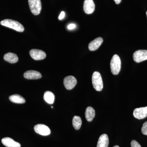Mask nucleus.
Listing matches in <instances>:
<instances>
[{"label":"nucleus","mask_w":147,"mask_h":147,"mask_svg":"<svg viewBox=\"0 0 147 147\" xmlns=\"http://www.w3.org/2000/svg\"><path fill=\"white\" fill-rule=\"evenodd\" d=\"M0 24L2 26L8 27L17 32H23L24 31V27L22 24L18 21L11 19H4L1 21Z\"/></svg>","instance_id":"1"},{"label":"nucleus","mask_w":147,"mask_h":147,"mask_svg":"<svg viewBox=\"0 0 147 147\" xmlns=\"http://www.w3.org/2000/svg\"><path fill=\"white\" fill-rule=\"evenodd\" d=\"M92 83L94 88L97 91H101L103 87V82L100 73L98 71L94 72L92 76Z\"/></svg>","instance_id":"2"},{"label":"nucleus","mask_w":147,"mask_h":147,"mask_svg":"<svg viewBox=\"0 0 147 147\" xmlns=\"http://www.w3.org/2000/svg\"><path fill=\"white\" fill-rule=\"evenodd\" d=\"M121 61L118 55H115L110 62V68L112 73L114 75L118 74L121 69Z\"/></svg>","instance_id":"3"},{"label":"nucleus","mask_w":147,"mask_h":147,"mask_svg":"<svg viewBox=\"0 0 147 147\" xmlns=\"http://www.w3.org/2000/svg\"><path fill=\"white\" fill-rule=\"evenodd\" d=\"M29 7L31 11L34 15L40 13L42 6L40 0H28Z\"/></svg>","instance_id":"4"},{"label":"nucleus","mask_w":147,"mask_h":147,"mask_svg":"<svg viewBox=\"0 0 147 147\" xmlns=\"http://www.w3.org/2000/svg\"><path fill=\"white\" fill-rule=\"evenodd\" d=\"M133 60L139 63L147 60V50H138L135 51L133 55Z\"/></svg>","instance_id":"5"},{"label":"nucleus","mask_w":147,"mask_h":147,"mask_svg":"<svg viewBox=\"0 0 147 147\" xmlns=\"http://www.w3.org/2000/svg\"><path fill=\"white\" fill-rule=\"evenodd\" d=\"M34 130L36 133L42 136H47L51 133L49 127L47 125L42 124H39L35 125Z\"/></svg>","instance_id":"6"},{"label":"nucleus","mask_w":147,"mask_h":147,"mask_svg":"<svg viewBox=\"0 0 147 147\" xmlns=\"http://www.w3.org/2000/svg\"><path fill=\"white\" fill-rule=\"evenodd\" d=\"M30 54L35 60H42L46 57V53L44 51L38 49H32L30 50Z\"/></svg>","instance_id":"7"},{"label":"nucleus","mask_w":147,"mask_h":147,"mask_svg":"<svg viewBox=\"0 0 147 147\" xmlns=\"http://www.w3.org/2000/svg\"><path fill=\"white\" fill-rule=\"evenodd\" d=\"M63 84L65 88L67 90H71L76 86L77 84V80L74 76H66L64 79Z\"/></svg>","instance_id":"8"},{"label":"nucleus","mask_w":147,"mask_h":147,"mask_svg":"<svg viewBox=\"0 0 147 147\" xmlns=\"http://www.w3.org/2000/svg\"><path fill=\"white\" fill-rule=\"evenodd\" d=\"M133 116L138 119H143L147 117V106L134 109Z\"/></svg>","instance_id":"9"},{"label":"nucleus","mask_w":147,"mask_h":147,"mask_svg":"<svg viewBox=\"0 0 147 147\" xmlns=\"http://www.w3.org/2000/svg\"><path fill=\"white\" fill-rule=\"evenodd\" d=\"M95 4L93 0H85L84 3V10L87 14H91L94 11Z\"/></svg>","instance_id":"10"},{"label":"nucleus","mask_w":147,"mask_h":147,"mask_svg":"<svg viewBox=\"0 0 147 147\" xmlns=\"http://www.w3.org/2000/svg\"><path fill=\"white\" fill-rule=\"evenodd\" d=\"M24 78L27 79H38L42 77L41 74L38 71L35 70H28L24 73Z\"/></svg>","instance_id":"11"},{"label":"nucleus","mask_w":147,"mask_h":147,"mask_svg":"<svg viewBox=\"0 0 147 147\" xmlns=\"http://www.w3.org/2000/svg\"><path fill=\"white\" fill-rule=\"evenodd\" d=\"M103 42V39L101 37L95 38L90 42L88 45V48L92 51L96 50L99 48Z\"/></svg>","instance_id":"12"},{"label":"nucleus","mask_w":147,"mask_h":147,"mask_svg":"<svg viewBox=\"0 0 147 147\" xmlns=\"http://www.w3.org/2000/svg\"><path fill=\"white\" fill-rule=\"evenodd\" d=\"M3 144L7 147H21V144L18 142H15L9 137H5L1 140Z\"/></svg>","instance_id":"13"},{"label":"nucleus","mask_w":147,"mask_h":147,"mask_svg":"<svg viewBox=\"0 0 147 147\" xmlns=\"http://www.w3.org/2000/svg\"><path fill=\"white\" fill-rule=\"evenodd\" d=\"M109 145V139L106 134L100 135L98 142L97 147H108Z\"/></svg>","instance_id":"14"},{"label":"nucleus","mask_w":147,"mask_h":147,"mask_svg":"<svg viewBox=\"0 0 147 147\" xmlns=\"http://www.w3.org/2000/svg\"><path fill=\"white\" fill-rule=\"evenodd\" d=\"M4 59L6 61L11 63H15L18 60L17 55L14 53H9L5 55Z\"/></svg>","instance_id":"15"},{"label":"nucleus","mask_w":147,"mask_h":147,"mask_svg":"<svg viewBox=\"0 0 147 147\" xmlns=\"http://www.w3.org/2000/svg\"><path fill=\"white\" fill-rule=\"evenodd\" d=\"M95 116V111L93 108L91 107H88L85 112V117L87 121H92Z\"/></svg>","instance_id":"16"},{"label":"nucleus","mask_w":147,"mask_h":147,"mask_svg":"<svg viewBox=\"0 0 147 147\" xmlns=\"http://www.w3.org/2000/svg\"><path fill=\"white\" fill-rule=\"evenodd\" d=\"M9 99L11 102L17 104H23L26 102V101L24 97H22L20 95L17 94L10 96Z\"/></svg>","instance_id":"17"},{"label":"nucleus","mask_w":147,"mask_h":147,"mask_svg":"<svg viewBox=\"0 0 147 147\" xmlns=\"http://www.w3.org/2000/svg\"><path fill=\"white\" fill-rule=\"evenodd\" d=\"M43 98L44 100L48 104H53L55 101V96L54 94L49 91L45 92Z\"/></svg>","instance_id":"18"},{"label":"nucleus","mask_w":147,"mask_h":147,"mask_svg":"<svg viewBox=\"0 0 147 147\" xmlns=\"http://www.w3.org/2000/svg\"><path fill=\"white\" fill-rule=\"evenodd\" d=\"M82 120L79 116H75L72 120V124L74 128L76 130H79L81 128L82 125Z\"/></svg>","instance_id":"19"},{"label":"nucleus","mask_w":147,"mask_h":147,"mask_svg":"<svg viewBox=\"0 0 147 147\" xmlns=\"http://www.w3.org/2000/svg\"><path fill=\"white\" fill-rule=\"evenodd\" d=\"M142 131L144 135H147V121L143 124L142 128Z\"/></svg>","instance_id":"20"},{"label":"nucleus","mask_w":147,"mask_h":147,"mask_svg":"<svg viewBox=\"0 0 147 147\" xmlns=\"http://www.w3.org/2000/svg\"><path fill=\"white\" fill-rule=\"evenodd\" d=\"M131 147H142L140 144L135 140H132L131 142Z\"/></svg>","instance_id":"21"},{"label":"nucleus","mask_w":147,"mask_h":147,"mask_svg":"<svg viewBox=\"0 0 147 147\" xmlns=\"http://www.w3.org/2000/svg\"><path fill=\"white\" fill-rule=\"evenodd\" d=\"M76 27V26L75 24H70L68 26H67V28L69 30H73V29L75 28Z\"/></svg>","instance_id":"22"},{"label":"nucleus","mask_w":147,"mask_h":147,"mask_svg":"<svg viewBox=\"0 0 147 147\" xmlns=\"http://www.w3.org/2000/svg\"><path fill=\"white\" fill-rule=\"evenodd\" d=\"M65 16V13L64 11H62L61 12L59 16V19L60 20H62V19H63L64 18Z\"/></svg>","instance_id":"23"},{"label":"nucleus","mask_w":147,"mask_h":147,"mask_svg":"<svg viewBox=\"0 0 147 147\" xmlns=\"http://www.w3.org/2000/svg\"><path fill=\"white\" fill-rule=\"evenodd\" d=\"M117 4H119L121 1V0H114Z\"/></svg>","instance_id":"24"},{"label":"nucleus","mask_w":147,"mask_h":147,"mask_svg":"<svg viewBox=\"0 0 147 147\" xmlns=\"http://www.w3.org/2000/svg\"><path fill=\"white\" fill-rule=\"evenodd\" d=\"M113 147H119V146H114Z\"/></svg>","instance_id":"25"},{"label":"nucleus","mask_w":147,"mask_h":147,"mask_svg":"<svg viewBox=\"0 0 147 147\" xmlns=\"http://www.w3.org/2000/svg\"><path fill=\"white\" fill-rule=\"evenodd\" d=\"M146 14H147V11H146Z\"/></svg>","instance_id":"26"}]
</instances>
